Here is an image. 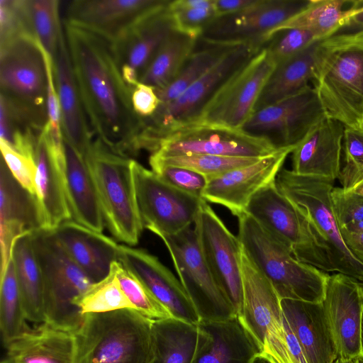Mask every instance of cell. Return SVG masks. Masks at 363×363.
<instances>
[{
  "instance_id": "obj_13",
  "label": "cell",
  "mask_w": 363,
  "mask_h": 363,
  "mask_svg": "<svg viewBox=\"0 0 363 363\" xmlns=\"http://www.w3.org/2000/svg\"><path fill=\"white\" fill-rule=\"evenodd\" d=\"M131 169L144 228L172 235L194 223L203 199L173 187L133 159Z\"/></svg>"
},
{
  "instance_id": "obj_54",
  "label": "cell",
  "mask_w": 363,
  "mask_h": 363,
  "mask_svg": "<svg viewBox=\"0 0 363 363\" xmlns=\"http://www.w3.org/2000/svg\"><path fill=\"white\" fill-rule=\"evenodd\" d=\"M340 232L347 247L363 262V233H351L343 229Z\"/></svg>"
},
{
  "instance_id": "obj_12",
  "label": "cell",
  "mask_w": 363,
  "mask_h": 363,
  "mask_svg": "<svg viewBox=\"0 0 363 363\" xmlns=\"http://www.w3.org/2000/svg\"><path fill=\"white\" fill-rule=\"evenodd\" d=\"M45 50L30 33L1 40V95L47 113L48 77Z\"/></svg>"
},
{
  "instance_id": "obj_7",
  "label": "cell",
  "mask_w": 363,
  "mask_h": 363,
  "mask_svg": "<svg viewBox=\"0 0 363 363\" xmlns=\"http://www.w3.org/2000/svg\"><path fill=\"white\" fill-rule=\"evenodd\" d=\"M334 182L284 168L275 181L279 191L307 216L333 271L363 284V262L346 245L333 211L330 193Z\"/></svg>"
},
{
  "instance_id": "obj_21",
  "label": "cell",
  "mask_w": 363,
  "mask_h": 363,
  "mask_svg": "<svg viewBox=\"0 0 363 363\" xmlns=\"http://www.w3.org/2000/svg\"><path fill=\"white\" fill-rule=\"evenodd\" d=\"M169 0H74L64 22L91 32L112 45Z\"/></svg>"
},
{
  "instance_id": "obj_37",
  "label": "cell",
  "mask_w": 363,
  "mask_h": 363,
  "mask_svg": "<svg viewBox=\"0 0 363 363\" xmlns=\"http://www.w3.org/2000/svg\"><path fill=\"white\" fill-rule=\"evenodd\" d=\"M351 4L345 0H311L304 10L278 26L270 37L280 30L298 28L310 30L319 40L325 38L343 28Z\"/></svg>"
},
{
  "instance_id": "obj_23",
  "label": "cell",
  "mask_w": 363,
  "mask_h": 363,
  "mask_svg": "<svg viewBox=\"0 0 363 363\" xmlns=\"http://www.w3.org/2000/svg\"><path fill=\"white\" fill-rule=\"evenodd\" d=\"M118 261L133 272L173 318L198 324L201 319L180 281L157 257L119 244Z\"/></svg>"
},
{
  "instance_id": "obj_51",
  "label": "cell",
  "mask_w": 363,
  "mask_h": 363,
  "mask_svg": "<svg viewBox=\"0 0 363 363\" xmlns=\"http://www.w3.org/2000/svg\"><path fill=\"white\" fill-rule=\"evenodd\" d=\"M338 179L345 191L363 196V164H345Z\"/></svg>"
},
{
  "instance_id": "obj_47",
  "label": "cell",
  "mask_w": 363,
  "mask_h": 363,
  "mask_svg": "<svg viewBox=\"0 0 363 363\" xmlns=\"http://www.w3.org/2000/svg\"><path fill=\"white\" fill-rule=\"evenodd\" d=\"M330 198L340 228L363 220L362 196L342 187H333Z\"/></svg>"
},
{
  "instance_id": "obj_2",
  "label": "cell",
  "mask_w": 363,
  "mask_h": 363,
  "mask_svg": "<svg viewBox=\"0 0 363 363\" xmlns=\"http://www.w3.org/2000/svg\"><path fill=\"white\" fill-rule=\"evenodd\" d=\"M340 30L318 41L313 88L327 117L363 126V29Z\"/></svg>"
},
{
  "instance_id": "obj_35",
  "label": "cell",
  "mask_w": 363,
  "mask_h": 363,
  "mask_svg": "<svg viewBox=\"0 0 363 363\" xmlns=\"http://www.w3.org/2000/svg\"><path fill=\"white\" fill-rule=\"evenodd\" d=\"M199 38L174 28L160 46L139 82L163 89L178 76L196 48Z\"/></svg>"
},
{
  "instance_id": "obj_22",
  "label": "cell",
  "mask_w": 363,
  "mask_h": 363,
  "mask_svg": "<svg viewBox=\"0 0 363 363\" xmlns=\"http://www.w3.org/2000/svg\"><path fill=\"white\" fill-rule=\"evenodd\" d=\"M292 148H279L258 161L229 171L208 180L202 198L219 204L237 217L245 213L252 197L262 188L276 181Z\"/></svg>"
},
{
  "instance_id": "obj_30",
  "label": "cell",
  "mask_w": 363,
  "mask_h": 363,
  "mask_svg": "<svg viewBox=\"0 0 363 363\" xmlns=\"http://www.w3.org/2000/svg\"><path fill=\"white\" fill-rule=\"evenodd\" d=\"M0 182V242L1 277L12 258L16 240L38 228L33 197L11 175L4 160Z\"/></svg>"
},
{
  "instance_id": "obj_10",
  "label": "cell",
  "mask_w": 363,
  "mask_h": 363,
  "mask_svg": "<svg viewBox=\"0 0 363 363\" xmlns=\"http://www.w3.org/2000/svg\"><path fill=\"white\" fill-rule=\"evenodd\" d=\"M243 303L238 315L274 363H292L284 326L281 299L269 280L242 246Z\"/></svg>"
},
{
  "instance_id": "obj_17",
  "label": "cell",
  "mask_w": 363,
  "mask_h": 363,
  "mask_svg": "<svg viewBox=\"0 0 363 363\" xmlns=\"http://www.w3.org/2000/svg\"><path fill=\"white\" fill-rule=\"evenodd\" d=\"M194 225L203 257L239 315L243 303L242 245L205 200Z\"/></svg>"
},
{
  "instance_id": "obj_29",
  "label": "cell",
  "mask_w": 363,
  "mask_h": 363,
  "mask_svg": "<svg viewBox=\"0 0 363 363\" xmlns=\"http://www.w3.org/2000/svg\"><path fill=\"white\" fill-rule=\"evenodd\" d=\"M72 259L94 282L105 278L118 261L119 245L112 238L90 230L72 220L52 231Z\"/></svg>"
},
{
  "instance_id": "obj_55",
  "label": "cell",
  "mask_w": 363,
  "mask_h": 363,
  "mask_svg": "<svg viewBox=\"0 0 363 363\" xmlns=\"http://www.w3.org/2000/svg\"><path fill=\"white\" fill-rule=\"evenodd\" d=\"M214 0H175L170 1L169 7L171 9L196 8L213 9Z\"/></svg>"
},
{
  "instance_id": "obj_39",
  "label": "cell",
  "mask_w": 363,
  "mask_h": 363,
  "mask_svg": "<svg viewBox=\"0 0 363 363\" xmlns=\"http://www.w3.org/2000/svg\"><path fill=\"white\" fill-rule=\"evenodd\" d=\"M0 330L6 347L30 329L26 323L13 258L0 277Z\"/></svg>"
},
{
  "instance_id": "obj_33",
  "label": "cell",
  "mask_w": 363,
  "mask_h": 363,
  "mask_svg": "<svg viewBox=\"0 0 363 363\" xmlns=\"http://www.w3.org/2000/svg\"><path fill=\"white\" fill-rule=\"evenodd\" d=\"M33 231L26 233L16 240L12 258L26 318L35 323H43L45 322V283L34 248Z\"/></svg>"
},
{
  "instance_id": "obj_14",
  "label": "cell",
  "mask_w": 363,
  "mask_h": 363,
  "mask_svg": "<svg viewBox=\"0 0 363 363\" xmlns=\"http://www.w3.org/2000/svg\"><path fill=\"white\" fill-rule=\"evenodd\" d=\"M263 47L256 44L233 46L203 76L175 99L161 104L145 125L166 130L195 122L223 84L247 63Z\"/></svg>"
},
{
  "instance_id": "obj_46",
  "label": "cell",
  "mask_w": 363,
  "mask_h": 363,
  "mask_svg": "<svg viewBox=\"0 0 363 363\" xmlns=\"http://www.w3.org/2000/svg\"><path fill=\"white\" fill-rule=\"evenodd\" d=\"M152 170L163 181L173 187L202 198L208 184V179L203 175L187 168L172 165H156Z\"/></svg>"
},
{
  "instance_id": "obj_56",
  "label": "cell",
  "mask_w": 363,
  "mask_h": 363,
  "mask_svg": "<svg viewBox=\"0 0 363 363\" xmlns=\"http://www.w3.org/2000/svg\"><path fill=\"white\" fill-rule=\"evenodd\" d=\"M340 228L351 233H363V220L350 223Z\"/></svg>"
},
{
  "instance_id": "obj_60",
  "label": "cell",
  "mask_w": 363,
  "mask_h": 363,
  "mask_svg": "<svg viewBox=\"0 0 363 363\" xmlns=\"http://www.w3.org/2000/svg\"><path fill=\"white\" fill-rule=\"evenodd\" d=\"M1 363H13L12 362H11L9 359H8L7 358H5L4 359Z\"/></svg>"
},
{
  "instance_id": "obj_25",
  "label": "cell",
  "mask_w": 363,
  "mask_h": 363,
  "mask_svg": "<svg viewBox=\"0 0 363 363\" xmlns=\"http://www.w3.org/2000/svg\"><path fill=\"white\" fill-rule=\"evenodd\" d=\"M199 345L193 363H252L261 350L240 318L200 320Z\"/></svg>"
},
{
  "instance_id": "obj_53",
  "label": "cell",
  "mask_w": 363,
  "mask_h": 363,
  "mask_svg": "<svg viewBox=\"0 0 363 363\" xmlns=\"http://www.w3.org/2000/svg\"><path fill=\"white\" fill-rule=\"evenodd\" d=\"M363 29V0L352 1L343 28L340 30Z\"/></svg>"
},
{
  "instance_id": "obj_62",
  "label": "cell",
  "mask_w": 363,
  "mask_h": 363,
  "mask_svg": "<svg viewBox=\"0 0 363 363\" xmlns=\"http://www.w3.org/2000/svg\"><path fill=\"white\" fill-rule=\"evenodd\" d=\"M362 289H363V284H362Z\"/></svg>"
},
{
  "instance_id": "obj_19",
  "label": "cell",
  "mask_w": 363,
  "mask_h": 363,
  "mask_svg": "<svg viewBox=\"0 0 363 363\" xmlns=\"http://www.w3.org/2000/svg\"><path fill=\"white\" fill-rule=\"evenodd\" d=\"M35 194L33 196L39 229L53 231L72 220L66 184L63 138L43 129L36 148Z\"/></svg>"
},
{
  "instance_id": "obj_41",
  "label": "cell",
  "mask_w": 363,
  "mask_h": 363,
  "mask_svg": "<svg viewBox=\"0 0 363 363\" xmlns=\"http://www.w3.org/2000/svg\"><path fill=\"white\" fill-rule=\"evenodd\" d=\"M74 305L82 315L90 313H105L123 308H134L122 290L113 267L102 280L93 283Z\"/></svg>"
},
{
  "instance_id": "obj_59",
  "label": "cell",
  "mask_w": 363,
  "mask_h": 363,
  "mask_svg": "<svg viewBox=\"0 0 363 363\" xmlns=\"http://www.w3.org/2000/svg\"><path fill=\"white\" fill-rule=\"evenodd\" d=\"M352 363H363V356L351 361Z\"/></svg>"
},
{
  "instance_id": "obj_43",
  "label": "cell",
  "mask_w": 363,
  "mask_h": 363,
  "mask_svg": "<svg viewBox=\"0 0 363 363\" xmlns=\"http://www.w3.org/2000/svg\"><path fill=\"white\" fill-rule=\"evenodd\" d=\"M111 267L122 290L135 309L152 321L173 318L145 284L120 262H113Z\"/></svg>"
},
{
  "instance_id": "obj_4",
  "label": "cell",
  "mask_w": 363,
  "mask_h": 363,
  "mask_svg": "<svg viewBox=\"0 0 363 363\" xmlns=\"http://www.w3.org/2000/svg\"><path fill=\"white\" fill-rule=\"evenodd\" d=\"M238 218V238L280 299L322 303L329 274L296 259L291 251L246 213Z\"/></svg>"
},
{
  "instance_id": "obj_38",
  "label": "cell",
  "mask_w": 363,
  "mask_h": 363,
  "mask_svg": "<svg viewBox=\"0 0 363 363\" xmlns=\"http://www.w3.org/2000/svg\"><path fill=\"white\" fill-rule=\"evenodd\" d=\"M60 1L56 0H21V7L28 31L45 50L55 57L63 34L59 15Z\"/></svg>"
},
{
  "instance_id": "obj_44",
  "label": "cell",
  "mask_w": 363,
  "mask_h": 363,
  "mask_svg": "<svg viewBox=\"0 0 363 363\" xmlns=\"http://www.w3.org/2000/svg\"><path fill=\"white\" fill-rule=\"evenodd\" d=\"M318 40L319 39L308 30L286 28L273 34L264 47L277 65L301 52Z\"/></svg>"
},
{
  "instance_id": "obj_26",
  "label": "cell",
  "mask_w": 363,
  "mask_h": 363,
  "mask_svg": "<svg viewBox=\"0 0 363 363\" xmlns=\"http://www.w3.org/2000/svg\"><path fill=\"white\" fill-rule=\"evenodd\" d=\"M345 126L324 118L292 151V171L297 174L335 181L341 168Z\"/></svg>"
},
{
  "instance_id": "obj_1",
  "label": "cell",
  "mask_w": 363,
  "mask_h": 363,
  "mask_svg": "<svg viewBox=\"0 0 363 363\" xmlns=\"http://www.w3.org/2000/svg\"><path fill=\"white\" fill-rule=\"evenodd\" d=\"M82 103L91 130L113 151L130 158L144 119L133 111V90L125 82L112 44L84 29L63 23Z\"/></svg>"
},
{
  "instance_id": "obj_34",
  "label": "cell",
  "mask_w": 363,
  "mask_h": 363,
  "mask_svg": "<svg viewBox=\"0 0 363 363\" xmlns=\"http://www.w3.org/2000/svg\"><path fill=\"white\" fill-rule=\"evenodd\" d=\"M318 40L276 65L256 102L254 112L292 96L308 87L313 78L314 54Z\"/></svg>"
},
{
  "instance_id": "obj_20",
  "label": "cell",
  "mask_w": 363,
  "mask_h": 363,
  "mask_svg": "<svg viewBox=\"0 0 363 363\" xmlns=\"http://www.w3.org/2000/svg\"><path fill=\"white\" fill-rule=\"evenodd\" d=\"M323 306L338 357H362V284L341 273L330 275Z\"/></svg>"
},
{
  "instance_id": "obj_18",
  "label": "cell",
  "mask_w": 363,
  "mask_h": 363,
  "mask_svg": "<svg viewBox=\"0 0 363 363\" xmlns=\"http://www.w3.org/2000/svg\"><path fill=\"white\" fill-rule=\"evenodd\" d=\"M275 66L263 47L223 84L195 122L241 128L254 113L256 102Z\"/></svg>"
},
{
  "instance_id": "obj_16",
  "label": "cell",
  "mask_w": 363,
  "mask_h": 363,
  "mask_svg": "<svg viewBox=\"0 0 363 363\" xmlns=\"http://www.w3.org/2000/svg\"><path fill=\"white\" fill-rule=\"evenodd\" d=\"M311 0H257L233 14L216 17L203 30L199 40L204 43L264 47L280 25L304 10Z\"/></svg>"
},
{
  "instance_id": "obj_49",
  "label": "cell",
  "mask_w": 363,
  "mask_h": 363,
  "mask_svg": "<svg viewBox=\"0 0 363 363\" xmlns=\"http://www.w3.org/2000/svg\"><path fill=\"white\" fill-rule=\"evenodd\" d=\"M131 102L135 113L144 119L153 116L161 104L156 89L142 82L133 89Z\"/></svg>"
},
{
  "instance_id": "obj_3",
  "label": "cell",
  "mask_w": 363,
  "mask_h": 363,
  "mask_svg": "<svg viewBox=\"0 0 363 363\" xmlns=\"http://www.w3.org/2000/svg\"><path fill=\"white\" fill-rule=\"evenodd\" d=\"M152 322L134 308L84 314L72 363H154Z\"/></svg>"
},
{
  "instance_id": "obj_40",
  "label": "cell",
  "mask_w": 363,
  "mask_h": 363,
  "mask_svg": "<svg viewBox=\"0 0 363 363\" xmlns=\"http://www.w3.org/2000/svg\"><path fill=\"white\" fill-rule=\"evenodd\" d=\"M202 49L194 50L177 78L166 88L156 89L161 104L169 102L209 71L234 45L205 43Z\"/></svg>"
},
{
  "instance_id": "obj_57",
  "label": "cell",
  "mask_w": 363,
  "mask_h": 363,
  "mask_svg": "<svg viewBox=\"0 0 363 363\" xmlns=\"http://www.w3.org/2000/svg\"><path fill=\"white\" fill-rule=\"evenodd\" d=\"M252 363H274L272 360L264 353L259 354Z\"/></svg>"
},
{
  "instance_id": "obj_8",
  "label": "cell",
  "mask_w": 363,
  "mask_h": 363,
  "mask_svg": "<svg viewBox=\"0 0 363 363\" xmlns=\"http://www.w3.org/2000/svg\"><path fill=\"white\" fill-rule=\"evenodd\" d=\"M33 238L45 283V323L74 333L84 319L74 301L94 282L65 251L52 231L38 228L33 231Z\"/></svg>"
},
{
  "instance_id": "obj_61",
  "label": "cell",
  "mask_w": 363,
  "mask_h": 363,
  "mask_svg": "<svg viewBox=\"0 0 363 363\" xmlns=\"http://www.w3.org/2000/svg\"><path fill=\"white\" fill-rule=\"evenodd\" d=\"M362 350H363V315H362Z\"/></svg>"
},
{
  "instance_id": "obj_15",
  "label": "cell",
  "mask_w": 363,
  "mask_h": 363,
  "mask_svg": "<svg viewBox=\"0 0 363 363\" xmlns=\"http://www.w3.org/2000/svg\"><path fill=\"white\" fill-rule=\"evenodd\" d=\"M326 117L315 89L303 91L252 113L241 129L277 148L294 149Z\"/></svg>"
},
{
  "instance_id": "obj_42",
  "label": "cell",
  "mask_w": 363,
  "mask_h": 363,
  "mask_svg": "<svg viewBox=\"0 0 363 363\" xmlns=\"http://www.w3.org/2000/svg\"><path fill=\"white\" fill-rule=\"evenodd\" d=\"M260 158L239 157L211 155H194L157 158L150 156V167L172 165L194 170L208 180L219 177L233 169L251 164Z\"/></svg>"
},
{
  "instance_id": "obj_32",
  "label": "cell",
  "mask_w": 363,
  "mask_h": 363,
  "mask_svg": "<svg viewBox=\"0 0 363 363\" xmlns=\"http://www.w3.org/2000/svg\"><path fill=\"white\" fill-rule=\"evenodd\" d=\"M13 363H72L74 339L72 333L40 323L6 347Z\"/></svg>"
},
{
  "instance_id": "obj_28",
  "label": "cell",
  "mask_w": 363,
  "mask_h": 363,
  "mask_svg": "<svg viewBox=\"0 0 363 363\" xmlns=\"http://www.w3.org/2000/svg\"><path fill=\"white\" fill-rule=\"evenodd\" d=\"M284 315L307 363H333L337 357L322 303L281 299Z\"/></svg>"
},
{
  "instance_id": "obj_52",
  "label": "cell",
  "mask_w": 363,
  "mask_h": 363,
  "mask_svg": "<svg viewBox=\"0 0 363 363\" xmlns=\"http://www.w3.org/2000/svg\"><path fill=\"white\" fill-rule=\"evenodd\" d=\"M257 0H214L213 9L216 17L236 13L250 6Z\"/></svg>"
},
{
  "instance_id": "obj_45",
  "label": "cell",
  "mask_w": 363,
  "mask_h": 363,
  "mask_svg": "<svg viewBox=\"0 0 363 363\" xmlns=\"http://www.w3.org/2000/svg\"><path fill=\"white\" fill-rule=\"evenodd\" d=\"M3 160L16 182L33 197L35 194L37 165L35 156L15 150L5 140L0 139Z\"/></svg>"
},
{
  "instance_id": "obj_11",
  "label": "cell",
  "mask_w": 363,
  "mask_h": 363,
  "mask_svg": "<svg viewBox=\"0 0 363 363\" xmlns=\"http://www.w3.org/2000/svg\"><path fill=\"white\" fill-rule=\"evenodd\" d=\"M158 237L168 250L180 282L201 320L237 315L203 257L194 228L190 226L177 234Z\"/></svg>"
},
{
  "instance_id": "obj_31",
  "label": "cell",
  "mask_w": 363,
  "mask_h": 363,
  "mask_svg": "<svg viewBox=\"0 0 363 363\" xmlns=\"http://www.w3.org/2000/svg\"><path fill=\"white\" fill-rule=\"evenodd\" d=\"M64 140L67 194L74 222L98 233L105 223L91 177L83 156Z\"/></svg>"
},
{
  "instance_id": "obj_36",
  "label": "cell",
  "mask_w": 363,
  "mask_h": 363,
  "mask_svg": "<svg viewBox=\"0 0 363 363\" xmlns=\"http://www.w3.org/2000/svg\"><path fill=\"white\" fill-rule=\"evenodd\" d=\"M154 363H193L201 338L198 324L174 318L152 322Z\"/></svg>"
},
{
  "instance_id": "obj_5",
  "label": "cell",
  "mask_w": 363,
  "mask_h": 363,
  "mask_svg": "<svg viewBox=\"0 0 363 363\" xmlns=\"http://www.w3.org/2000/svg\"><path fill=\"white\" fill-rule=\"evenodd\" d=\"M96 189L105 226L125 245L138 243L144 228L137 203L132 158L121 155L99 139L84 157Z\"/></svg>"
},
{
  "instance_id": "obj_9",
  "label": "cell",
  "mask_w": 363,
  "mask_h": 363,
  "mask_svg": "<svg viewBox=\"0 0 363 363\" xmlns=\"http://www.w3.org/2000/svg\"><path fill=\"white\" fill-rule=\"evenodd\" d=\"M245 213L286 245L296 259L333 272L307 216L279 191L275 182L252 197Z\"/></svg>"
},
{
  "instance_id": "obj_6",
  "label": "cell",
  "mask_w": 363,
  "mask_h": 363,
  "mask_svg": "<svg viewBox=\"0 0 363 363\" xmlns=\"http://www.w3.org/2000/svg\"><path fill=\"white\" fill-rule=\"evenodd\" d=\"M138 145L140 150L157 158L194 155L260 158L278 150L268 140L241 128L200 122L166 130L145 125Z\"/></svg>"
},
{
  "instance_id": "obj_27",
  "label": "cell",
  "mask_w": 363,
  "mask_h": 363,
  "mask_svg": "<svg viewBox=\"0 0 363 363\" xmlns=\"http://www.w3.org/2000/svg\"><path fill=\"white\" fill-rule=\"evenodd\" d=\"M52 61L63 139L84 157L93 142V133L75 80L64 30Z\"/></svg>"
},
{
  "instance_id": "obj_24",
  "label": "cell",
  "mask_w": 363,
  "mask_h": 363,
  "mask_svg": "<svg viewBox=\"0 0 363 363\" xmlns=\"http://www.w3.org/2000/svg\"><path fill=\"white\" fill-rule=\"evenodd\" d=\"M169 2L112 45L123 78L132 90L140 82L141 74L160 46L176 28L169 9Z\"/></svg>"
},
{
  "instance_id": "obj_50",
  "label": "cell",
  "mask_w": 363,
  "mask_h": 363,
  "mask_svg": "<svg viewBox=\"0 0 363 363\" xmlns=\"http://www.w3.org/2000/svg\"><path fill=\"white\" fill-rule=\"evenodd\" d=\"M342 143L345 164H363V126H345Z\"/></svg>"
},
{
  "instance_id": "obj_48",
  "label": "cell",
  "mask_w": 363,
  "mask_h": 363,
  "mask_svg": "<svg viewBox=\"0 0 363 363\" xmlns=\"http://www.w3.org/2000/svg\"><path fill=\"white\" fill-rule=\"evenodd\" d=\"M169 10L177 29L199 38L203 29L216 17L213 9L185 8Z\"/></svg>"
},
{
  "instance_id": "obj_58",
  "label": "cell",
  "mask_w": 363,
  "mask_h": 363,
  "mask_svg": "<svg viewBox=\"0 0 363 363\" xmlns=\"http://www.w3.org/2000/svg\"><path fill=\"white\" fill-rule=\"evenodd\" d=\"M333 363H352L351 361H345L337 357Z\"/></svg>"
}]
</instances>
